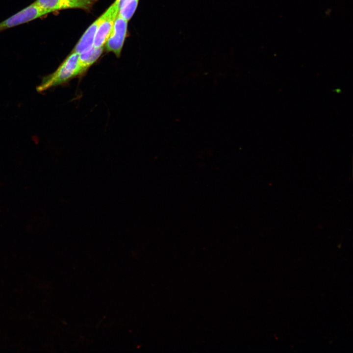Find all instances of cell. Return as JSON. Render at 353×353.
<instances>
[{
	"label": "cell",
	"mask_w": 353,
	"mask_h": 353,
	"mask_svg": "<svg viewBox=\"0 0 353 353\" xmlns=\"http://www.w3.org/2000/svg\"><path fill=\"white\" fill-rule=\"evenodd\" d=\"M83 73L79 63V54L72 51L55 71L42 78L36 90L39 93L43 92L66 83Z\"/></svg>",
	"instance_id": "obj_1"
},
{
	"label": "cell",
	"mask_w": 353,
	"mask_h": 353,
	"mask_svg": "<svg viewBox=\"0 0 353 353\" xmlns=\"http://www.w3.org/2000/svg\"><path fill=\"white\" fill-rule=\"evenodd\" d=\"M49 13L34 1L0 23V32L7 29L41 18Z\"/></svg>",
	"instance_id": "obj_2"
},
{
	"label": "cell",
	"mask_w": 353,
	"mask_h": 353,
	"mask_svg": "<svg viewBox=\"0 0 353 353\" xmlns=\"http://www.w3.org/2000/svg\"><path fill=\"white\" fill-rule=\"evenodd\" d=\"M119 9V0H115L103 12L104 18L97 29L93 47L100 48L104 46L111 32Z\"/></svg>",
	"instance_id": "obj_3"
},
{
	"label": "cell",
	"mask_w": 353,
	"mask_h": 353,
	"mask_svg": "<svg viewBox=\"0 0 353 353\" xmlns=\"http://www.w3.org/2000/svg\"><path fill=\"white\" fill-rule=\"evenodd\" d=\"M127 22L118 14L110 34L105 44L106 50L114 53L117 57L121 55L126 37Z\"/></svg>",
	"instance_id": "obj_4"
},
{
	"label": "cell",
	"mask_w": 353,
	"mask_h": 353,
	"mask_svg": "<svg viewBox=\"0 0 353 353\" xmlns=\"http://www.w3.org/2000/svg\"><path fill=\"white\" fill-rule=\"evenodd\" d=\"M98 0H36L34 2L49 13L68 9H90Z\"/></svg>",
	"instance_id": "obj_5"
},
{
	"label": "cell",
	"mask_w": 353,
	"mask_h": 353,
	"mask_svg": "<svg viewBox=\"0 0 353 353\" xmlns=\"http://www.w3.org/2000/svg\"><path fill=\"white\" fill-rule=\"evenodd\" d=\"M104 16V13H103L88 27L75 46L73 51L79 54L89 50L93 47L97 29L103 20Z\"/></svg>",
	"instance_id": "obj_6"
},
{
	"label": "cell",
	"mask_w": 353,
	"mask_h": 353,
	"mask_svg": "<svg viewBox=\"0 0 353 353\" xmlns=\"http://www.w3.org/2000/svg\"><path fill=\"white\" fill-rule=\"evenodd\" d=\"M103 51V47H93L89 50L79 54L80 65L84 73L99 58Z\"/></svg>",
	"instance_id": "obj_7"
},
{
	"label": "cell",
	"mask_w": 353,
	"mask_h": 353,
	"mask_svg": "<svg viewBox=\"0 0 353 353\" xmlns=\"http://www.w3.org/2000/svg\"><path fill=\"white\" fill-rule=\"evenodd\" d=\"M139 0H124L119 5L118 14L128 21L134 14Z\"/></svg>",
	"instance_id": "obj_8"
},
{
	"label": "cell",
	"mask_w": 353,
	"mask_h": 353,
	"mask_svg": "<svg viewBox=\"0 0 353 353\" xmlns=\"http://www.w3.org/2000/svg\"><path fill=\"white\" fill-rule=\"evenodd\" d=\"M124 0H119V5H120V4L123 1H124Z\"/></svg>",
	"instance_id": "obj_9"
}]
</instances>
